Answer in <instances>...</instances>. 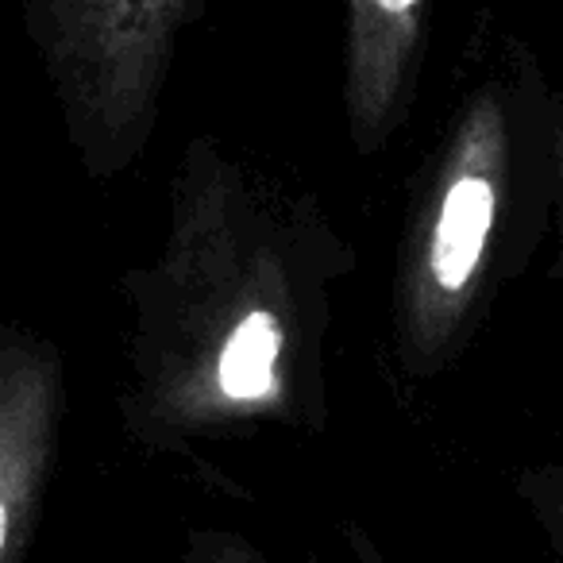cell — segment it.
I'll return each instance as SVG.
<instances>
[{
	"label": "cell",
	"mask_w": 563,
	"mask_h": 563,
	"mask_svg": "<svg viewBox=\"0 0 563 563\" xmlns=\"http://www.w3.org/2000/svg\"><path fill=\"white\" fill-rule=\"evenodd\" d=\"M360 251L329 205L278 166L194 135L166 186L163 243L120 278L124 340L112 390L140 460L329 432V340Z\"/></svg>",
	"instance_id": "cell-1"
},
{
	"label": "cell",
	"mask_w": 563,
	"mask_h": 563,
	"mask_svg": "<svg viewBox=\"0 0 563 563\" xmlns=\"http://www.w3.org/2000/svg\"><path fill=\"white\" fill-rule=\"evenodd\" d=\"M563 97L509 47L448 117L398 224L386 352L406 386L440 383L552 235Z\"/></svg>",
	"instance_id": "cell-2"
},
{
	"label": "cell",
	"mask_w": 563,
	"mask_h": 563,
	"mask_svg": "<svg viewBox=\"0 0 563 563\" xmlns=\"http://www.w3.org/2000/svg\"><path fill=\"white\" fill-rule=\"evenodd\" d=\"M205 0H24V20L86 178L112 181L147 151L166 81Z\"/></svg>",
	"instance_id": "cell-3"
},
{
	"label": "cell",
	"mask_w": 563,
	"mask_h": 563,
	"mask_svg": "<svg viewBox=\"0 0 563 563\" xmlns=\"http://www.w3.org/2000/svg\"><path fill=\"white\" fill-rule=\"evenodd\" d=\"M66 352L32 324L0 332V563L32 560L66 429Z\"/></svg>",
	"instance_id": "cell-4"
},
{
	"label": "cell",
	"mask_w": 563,
	"mask_h": 563,
	"mask_svg": "<svg viewBox=\"0 0 563 563\" xmlns=\"http://www.w3.org/2000/svg\"><path fill=\"white\" fill-rule=\"evenodd\" d=\"M432 0H344V101L347 140L363 158L383 155L406 128L429 40Z\"/></svg>",
	"instance_id": "cell-5"
},
{
	"label": "cell",
	"mask_w": 563,
	"mask_h": 563,
	"mask_svg": "<svg viewBox=\"0 0 563 563\" xmlns=\"http://www.w3.org/2000/svg\"><path fill=\"white\" fill-rule=\"evenodd\" d=\"M514 490L525 517L537 529L548 560L563 563V452L548 460L525 463L514 475Z\"/></svg>",
	"instance_id": "cell-6"
},
{
	"label": "cell",
	"mask_w": 563,
	"mask_h": 563,
	"mask_svg": "<svg viewBox=\"0 0 563 563\" xmlns=\"http://www.w3.org/2000/svg\"><path fill=\"white\" fill-rule=\"evenodd\" d=\"M178 563H274L255 540L232 529H189L181 540Z\"/></svg>",
	"instance_id": "cell-7"
},
{
	"label": "cell",
	"mask_w": 563,
	"mask_h": 563,
	"mask_svg": "<svg viewBox=\"0 0 563 563\" xmlns=\"http://www.w3.org/2000/svg\"><path fill=\"white\" fill-rule=\"evenodd\" d=\"M552 282L560 290L563 313V112H560V140H555V212H552Z\"/></svg>",
	"instance_id": "cell-8"
}]
</instances>
